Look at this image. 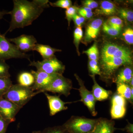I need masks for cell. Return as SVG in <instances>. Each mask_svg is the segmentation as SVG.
Here are the masks:
<instances>
[{
	"instance_id": "cell-8",
	"label": "cell",
	"mask_w": 133,
	"mask_h": 133,
	"mask_svg": "<svg viewBox=\"0 0 133 133\" xmlns=\"http://www.w3.org/2000/svg\"><path fill=\"white\" fill-rule=\"evenodd\" d=\"M132 64V60L122 58H111L101 62L100 66L101 75L106 78H110L117 69L124 65H129Z\"/></svg>"
},
{
	"instance_id": "cell-37",
	"label": "cell",
	"mask_w": 133,
	"mask_h": 133,
	"mask_svg": "<svg viewBox=\"0 0 133 133\" xmlns=\"http://www.w3.org/2000/svg\"><path fill=\"white\" fill-rule=\"evenodd\" d=\"M9 124L0 116V133H6Z\"/></svg>"
},
{
	"instance_id": "cell-21",
	"label": "cell",
	"mask_w": 133,
	"mask_h": 133,
	"mask_svg": "<svg viewBox=\"0 0 133 133\" xmlns=\"http://www.w3.org/2000/svg\"><path fill=\"white\" fill-rule=\"evenodd\" d=\"M117 93L126 100L132 103L133 95L131 92V87L125 83L117 84Z\"/></svg>"
},
{
	"instance_id": "cell-35",
	"label": "cell",
	"mask_w": 133,
	"mask_h": 133,
	"mask_svg": "<svg viewBox=\"0 0 133 133\" xmlns=\"http://www.w3.org/2000/svg\"><path fill=\"white\" fill-rule=\"evenodd\" d=\"M78 13L79 14V16L85 19H90L93 15L92 10L85 7L79 9Z\"/></svg>"
},
{
	"instance_id": "cell-16",
	"label": "cell",
	"mask_w": 133,
	"mask_h": 133,
	"mask_svg": "<svg viewBox=\"0 0 133 133\" xmlns=\"http://www.w3.org/2000/svg\"><path fill=\"white\" fill-rule=\"evenodd\" d=\"M113 121L105 118L98 119L94 129L91 133H114L116 128Z\"/></svg>"
},
{
	"instance_id": "cell-33",
	"label": "cell",
	"mask_w": 133,
	"mask_h": 133,
	"mask_svg": "<svg viewBox=\"0 0 133 133\" xmlns=\"http://www.w3.org/2000/svg\"><path fill=\"white\" fill-rule=\"evenodd\" d=\"M122 37L124 41L129 44H133V30L131 28H128L124 30Z\"/></svg>"
},
{
	"instance_id": "cell-32",
	"label": "cell",
	"mask_w": 133,
	"mask_h": 133,
	"mask_svg": "<svg viewBox=\"0 0 133 133\" xmlns=\"http://www.w3.org/2000/svg\"><path fill=\"white\" fill-rule=\"evenodd\" d=\"M10 66L4 60H0V77L10 78Z\"/></svg>"
},
{
	"instance_id": "cell-38",
	"label": "cell",
	"mask_w": 133,
	"mask_h": 133,
	"mask_svg": "<svg viewBox=\"0 0 133 133\" xmlns=\"http://www.w3.org/2000/svg\"><path fill=\"white\" fill-rule=\"evenodd\" d=\"M72 19L77 27H81L85 21L84 18L77 14L75 15Z\"/></svg>"
},
{
	"instance_id": "cell-9",
	"label": "cell",
	"mask_w": 133,
	"mask_h": 133,
	"mask_svg": "<svg viewBox=\"0 0 133 133\" xmlns=\"http://www.w3.org/2000/svg\"><path fill=\"white\" fill-rule=\"evenodd\" d=\"M31 73L35 78V82L31 88L33 91H40L43 92V90L49 85L56 77L58 74H49L44 72L32 70Z\"/></svg>"
},
{
	"instance_id": "cell-34",
	"label": "cell",
	"mask_w": 133,
	"mask_h": 133,
	"mask_svg": "<svg viewBox=\"0 0 133 133\" xmlns=\"http://www.w3.org/2000/svg\"><path fill=\"white\" fill-rule=\"evenodd\" d=\"M50 5L53 7H56L62 8L66 9L71 6L72 2L70 0H58L56 2H49Z\"/></svg>"
},
{
	"instance_id": "cell-14",
	"label": "cell",
	"mask_w": 133,
	"mask_h": 133,
	"mask_svg": "<svg viewBox=\"0 0 133 133\" xmlns=\"http://www.w3.org/2000/svg\"><path fill=\"white\" fill-rule=\"evenodd\" d=\"M44 94L49 103L50 116H53L59 112L68 109V107L65 106V105L70 102H64L59 96L49 95L46 92L44 93Z\"/></svg>"
},
{
	"instance_id": "cell-19",
	"label": "cell",
	"mask_w": 133,
	"mask_h": 133,
	"mask_svg": "<svg viewBox=\"0 0 133 133\" xmlns=\"http://www.w3.org/2000/svg\"><path fill=\"white\" fill-rule=\"evenodd\" d=\"M117 11L116 6L111 2L104 1L101 2L99 8L97 10V13L105 15H112Z\"/></svg>"
},
{
	"instance_id": "cell-4",
	"label": "cell",
	"mask_w": 133,
	"mask_h": 133,
	"mask_svg": "<svg viewBox=\"0 0 133 133\" xmlns=\"http://www.w3.org/2000/svg\"><path fill=\"white\" fill-rule=\"evenodd\" d=\"M118 58L132 60V52L128 48L113 43H107L103 45L101 49V61Z\"/></svg>"
},
{
	"instance_id": "cell-25",
	"label": "cell",
	"mask_w": 133,
	"mask_h": 133,
	"mask_svg": "<svg viewBox=\"0 0 133 133\" xmlns=\"http://www.w3.org/2000/svg\"><path fill=\"white\" fill-rule=\"evenodd\" d=\"M106 22L109 26L121 31L123 25V21L121 18L116 16L109 17Z\"/></svg>"
},
{
	"instance_id": "cell-26",
	"label": "cell",
	"mask_w": 133,
	"mask_h": 133,
	"mask_svg": "<svg viewBox=\"0 0 133 133\" xmlns=\"http://www.w3.org/2000/svg\"><path fill=\"white\" fill-rule=\"evenodd\" d=\"M88 69L91 75L95 76V75H99L101 76V71L100 67L98 61L94 60H90L88 62Z\"/></svg>"
},
{
	"instance_id": "cell-17",
	"label": "cell",
	"mask_w": 133,
	"mask_h": 133,
	"mask_svg": "<svg viewBox=\"0 0 133 133\" xmlns=\"http://www.w3.org/2000/svg\"><path fill=\"white\" fill-rule=\"evenodd\" d=\"M94 82L92 92L96 101H103L108 99L112 94V92L107 90L101 87L95 79V76L91 75Z\"/></svg>"
},
{
	"instance_id": "cell-18",
	"label": "cell",
	"mask_w": 133,
	"mask_h": 133,
	"mask_svg": "<svg viewBox=\"0 0 133 133\" xmlns=\"http://www.w3.org/2000/svg\"><path fill=\"white\" fill-rule=\"evenodd\" d=\"M33 51H36L40 53L43 59H47L54 57L55 52L62 50L51 48L50 45L37 43Z\"/></svg>"
},
{
	"instance_id": "cell-5",
	"label": "cell",
	"mask_w": 133,
	"mask_h": 133,
	"mask_svg": "<svg viewBox=\"0 0 133 133\" xmlns=\"http://www.w3.org/2000/svg\"><path fill=\"white\" fill-rule=\"evenodd\" d=\"M5 36V34H0V60L6 61L11 58H29V55L20 51Z\"/></svg>"
},
{
	"instance_id": "cell-1",
	"label": "cell",
	"mask_w": 133,
	"mask_h": 133,
	"mask_svg": "<svg viewBox=\"0 0 133 133\" xmlns=\"http://www.w3.org/2000/svg\"><path fill=\"white\" fill-rule=\"evenodd\" d=\"M13 2V9L9 12L11 21L6 33L16 29L23 28L31 25L40 16L44 9L49 6L48 3L49 2L47 0H34L31 2L14 0Z\"/></svg>"
},
{
	"instance_id": "cell-29",
	"label": "cell",
	"mask_w": 133,
	"mask_h": 133,
	"mask_svg": "<svg viewBox=\"0 0 133 133\" xmlns=\"http://www.w3.org/2000/svg\"><path fill=\"white\" fill-rule=\"evenodd\" d=\"M41 133H69L66 129L62 125V126H55L47 128L41 131Z\"/></svg>"
},
{
	"instance_id": "cell-3",
	"label": "cell",
	"mask_w": 133,
	"mask_h": 133,
	"mask_svg": "<svg viewBox=\"0 0 133 133\" xmlns=\"http://www.w3.org/2000/svg\"><path fill=\"white\" fill-rule=\"evenodd\" d=\"M98 119L72 116L63 125L69 133H91Z\"/></svg>"
},
{
	"instance_id": "cell-41",
	"label": "cell",
	"mask_w": 133,
	"mask_h": 133,
	"mask_svg": "<svg viewBox=\"0 0 133 133\" xmlns=\"http://www.w3.org/2000/svg\"><path fill=\"white\" fill-rule=\"evenodd\" d=\"M41 131H33L32 133H41Z\"/></svg>"
},
{
	"instance_id": "cell-22",
	"label": "cell",
	"mask_w": 133,
	"mask_h": 133,
	"mask_svg": "<svg viewBox=\"0 0 133 133\" xmlns=\"http://www.w3.org/2000/svg\"><path fill=\"white\" fill-rule=\"evenodd\" d=\"M19 84L26 87H31L34 84L35 78L31 72H23L19 74L18 77Z\"/></svg>"
},
{
	"instance_id": "cell-30",
	"label": "cell",
	"mask_w": 133,
	"mask_h": 133,
	"mask_svg": "<svg viewBox=\"0 0 133 133\" xmlns=\"http://www.w3.org/2000/svg\"><path fill=\"white\" fill-rule=\"evenodd\" d=\"M102 25V29L104 32L107 35L112 36H116L118 35L121 31L109 26L106 22L103 23Z\"/></svg>"
},
{
	"instance_id": "cell-28",
	"label": "cell",
	"mask_w": 133,
	"mask_h": 133,
	"mask_svg": "<svg viewBox=\"0 0 133 133\" xmlns=\"http://www.w3.org/2000/svg\"><path fill=\"white\" fill-rule=\"evenodd\" d=\"M83 31L81 27H77L74 31V42L79 55V45L83 37Z\"/></svg>"
},
{
	"instance_id": "cell-27",
	"label": "cell",
	"mask_w": 133,
	"mask_h": 133,
	"mask_svg": "<svg viewBox=\"0 0 133 133\" xmlns=\"http://www.w3.org/2000/svg\"><path fill=\"white\" fill-rule=\"evenodd\" d=\"M120 16L127 21L132 23L133 21V12L132 10L122 8L118 10Z\"/></svg>"
},
{
	"instance_id": "cell-40",
	"label": "cell",
	"mask_w": 133,
	"mask_h": 133,
	"mask_svg": "<svg viewBox=\"0 0 133 133\" xmlns=\"http://www.w3.org/2000/svg\"><path fill=\"white\" fill-rule=\"evenodd\" d=\"M8 14H9V12L6 11H0V20L3 18L4 15Z\"/></svg>"
},
{
	"instance_id": "cell-6",
	"label": "cell",
	"mask_w": 133,
	"mask_h": 133,
	"mask_svg": "<svg viewBox=\"0 0 133 133\" xmlns=\"http://www.w3.org/2000/svg\"><path fill=\"white\" fill-rule=\"evenodd\" d=\"M30 66H35L37 71L48 74L63 75L65 69L64 65L55 57L42 61L31 62L30 60Z\"/></svg>"
},
{
	"instance_id": "cell-7",
	"label": "cell",
	"mask_w": 133,
	"mask_h": 133,
	"mask_svg": "<svg viewBox=\"0 0 133 133\" xmlns=\"http://www.w3.org/2000/svg\"><path fill=\"white\" fill-rule=\"evenodd\" d=\"M72 88V84L71 80L59 74L44 90L43 92H50L67 97L70 94Z\"/></svg>"
},
{
	"instance_id": "cell-23",
	"label": "cell",
	"mask_w": 133,
	"mask_h": 133,
	"mask_svg": "<svg viewBox=\"0 0 133 133\" xmlns=\"http://www.w3.org/2000/svg\"><path fill=\"white\" fill-rule=\"evenodd\" d=\"M12 84L10 78L0 77V98L3 97Z\"/></svg>"
},
{
	"instance_id": "cell-13",
	"label": "cell",
	"mask_w": 133,
	"mask_h": 133,
	"mask_svg": "<svg viewBox=\"0 0 133 133\" xmlns=\"http://www.w3.org/2000/svg\"><path fill=\"white\" fill-rule=\"evenodd\" d=\"M126 100L121 95L115 93L111 99V115L112 118H121L126 112Z\"/></svg>"
},
{
	"instance_id": "cell-24",
	"label": "cell",
	"mask_w": 133,
	"mask_h": 133,
	"mask_svg": "<svg viewBox=\"0 0 133 133\" xmlns=\"http://www.w3.org/2000/svg\"><path fill=\"white\" fill-rule=\"evenodd\" d=\"M83 53L87 55L90 60L98 61L99 57V50L97 43H94L91 47L87 50L84 51Z\"/></svg>"
},
{
	"instance_id": "cell-10",
	"label": "cell",
	"mask_w": 133,
	"mask_h": 133,
	"mask_svg": "<svg viewBox=\"0 0 133 133\" xmlns=\"http://www.w3.org/2000/svg\"><path fill=\"white\" fill-rule=\"evenodd\" d=\"M79 85L78 90L80 93L81 101L87 107L89 111L93 116L97 115V112L95 110V104L96 100L94 97L92 92L90 91L86 88L84 82L77 74H74Z\"/></svg>"
},
{
	"instance_id": "cell-11",
	"label": "cell",
	"mask_w": 133,
	"mask_h": 133,
	"mask_svg": "<svg viewBox=\"0 0 133 133\" xmlns=\"http://www.w3.org/2000/svg\"><path fill=\"white\" fill-rule=\"evenodd\" d=\"M20 109L13 102L0 98V116L9 124L15 121V116Z\"/></svg>"
},
{
	"instance_id": "cell-36",
	"label": "cell",
	"mask_w": 133,
	"mask_h": 133,
	"mask_svg": "<svg viewBox=\"0 0 133 133\" xmlns=\"http://www.w3.org/2000/svg\"><path fill=\"white\" fill-rule=\"evenodd\" d=\"M84 7L88 8L92 10V9L97 8L98 4L97 2L93 0H86L83 2Z\"/></svg>"
},
{
	"instance_id": "cell-31",
	"label": "cell",
	"mask_w": 133,
	"mask_h": 133,
	"mask_svg": "<svg viewBox=\"0 0 133 133\" xmlns=\"http://www.w3.org/2000/svg\"><path fill=\"white\" fill-rule=\"evenodd\" d=\"M79 9L77 7L75 6H71L66 9L65 10V17L68 21L69 26H70L72 19H73L75 15L77 14Z\"/></svg>"
},
{
	"instance_id": "cell-2",
	"label": "cell",
	"mask_w": 133,
	"mask_h": 133,
	"mask_svg": "<svg viewBox=\"0 0 133 133\" xmlns=\"http://www.w3.org/2000/svg\"><path fill=\"white\" fill-rule=\"evenodd\" d=\"M40 91L35 92L31 87H26L19 84H12L3 98L10 101L18 106L21 109L23 107Z\"/></svg>"
},
{
	"instance_id": "cell-15",
	"label": "cell",
	"mask_w": 133,
	"mask_h": 133,
	"mask_svg": "<svg viewBox=\"0 0 133 133\" xmlns=\"http://www.w3.org/2000/svg\"><path fill=\"white\" fill-rule=\"evenodd\" d=\"M103 24V21L100 18L95 19L88 24L86 30L84 40L89 42L97 38Z\"/></svg>"
},
{
	"instance_id": "cell-20",
	"label": "cell",
	"mask_w": 133,
	"mask_h": 133,
	"mask_svg": "<svg viewBox=\"0 0 133 133\" xmlns=\"http://www.w3.org/2000/svg\"><path fill=\"white\" fill-rule=\"evenodd\" d=\"M133 70L130 66H127L121 70L117 75L115 82L116 84L129 83L133 78Z\"/></svg>"
},
{
	"instance_id": "cell-12",
	"label": "cell",
	"mask_w": 133,
	"mask_h": 133,
	"mask_svg": "<svg viewBox=\"0 0 133 133\" xmlns=\"http://www.w3.org/2000/svg\"><path fill=\"white\" fill-rule=\"evenodd\" d=\"M8 40L10 42L15 43L18 49L23 53L33 51L35 45L37 43L36 39L34 36L29 35H22Z\"/></svg>"
},
{
	"instance_id": "cell-39",
	"label": "cell",
	"mask_w": 133,
	"mask_h": 133,
	"mask_svg": "<svg viewBox=\"0 0 133 133\" xmlns=\"http://www.w3.org/2000/svg\"><path fill=\"white\" fill-rule=\"evenodd\" d=\"M120 130L123 131H126L128 133H133V124L128 122V124L127 126L123 129H119Z\"/></svg>"
}]
</instances>
